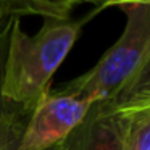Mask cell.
Wrapping results in <instances>:
<instances>
[{
	"label": "cell",
	"instance_id": "cell-1",
	"mask_svg": "<svg viewBox=\"0 0 150 150\" xmlns=\"http://www.w3.org/2000/svg\"><path fill=\"white\" fill-rule=\"evenodd\" d=\"M84 23L45 18L42 28L29 36L21 28L20 18H15L4 69V97L8 103L33 111L50 91L53 74L68 57Z\"/></svg>",
	"mask_w": 150,
	"mask_h": 150
},
{
	"label": "cell",
	"instance_id": "cell-2",
	"mask_svg": "<svg viewBox=\"0 0 150 150\" xmlns=\"http://www.w3.org/2000/svg\"><path fill=\"white\" fill-rule=\"evenodd\" d=\"M126 13V26L120 39L103 53L87 73L60 89L62 94L86 98L92 105L107 102L129 79L150 40V5H121Z\"/></svg>",
	"mask_w": 150,
	"mask_h": 150
},
{
	"label": "cell",
	"instance_id": "cell-3",
	"mask_svg": "<svg viewBox=\"0 0 150 150\" xmlns=\"http://www.w3.org/2000/svg\"><path fill=\"white\" fill-rule=\"evenodd\" d=\"M92 103L86 98L47 92L33 108L21 139V150H47L65 142L76 126L82 123Z\"/></svg>",
	"mask_w": 150,
	"mask_h": 150
},
{
	"label": "cell",
	"instance_id": "cell-4",
	"mask_svg": "<svg viewBox=\"0 0 150 150\" xmlns=\"http://www.w3.org/2000/svg\"><path fill=\"white\" fill-rule=\"evenodd\" d=\"M126 115L92 105L79 126L63 142L65 150H124Z\"/></svg>",
	"mask_w": 150,
	"mask_h": 150
},
{
	"label": "cell",
	"instance_id": "cell-5",
	"mask_svg": "<svg viewBox=\"0 0 150 150\" xmlns=\"http://www.w3.org/2000/svg\"><path fill=\"white\" fill-rule=\"evenodd\" d=\"M94 105L113 113H129L150 107V40L140 57L139 65L123 84V87L110 100Z\"/></svg>",
	"mask_w": 150,
	"mask_h": 150
},
{
	"label": "cell",
	"instance_id": "cell-6",
	"mask_svg": "<svg viewBox=\"0 0 150 150\" xmlns=\"http://www.w3.org/2000/svg\"><path fill=\"white\" fill-rule=\"evenodd\" d=\"M79 0H0V16L21 18L24 15L65 20Z\"/></svg>",
	"mask_w": 150,
	"mask_h": 150
},
{
	"label": "cell",
	"instance_id": "cell-7",
	"mask_svg": "<svg viewBox=\"0 0 150 150\" xmlns=\"http://www.w3.org/2000/svg\"><path fill=\"white\" fill-rule=\"evenodd\" d=\"M29 110L13 107V110L0 121V150H21V139L29 120ZM47 150H65L63 144Z\"/></svg>",
	"mask_w": 150,
	"mask_h": 150
},
{
	"label": "cell",
	"instance_id": "cell-8",
	"mask_svg": "<svg viewBox=\"0 0 150 150\" xmlns=\"http://www.w3.org/2000/svg\"><path fill=\"white\" fill-rule=\"evenodd\" d=\"M124 115V150H150V107Z\"/></svg>",
	"mask_w": 150,
	"mask_h": 150
},
{
	"label": "cell",
	"instance_id": "cell-9",
	"mask_svg": "<svg viewBox=\"0 0 150 150\" xmlns=\"http://www.w3.org/2000/svg\"><path fill=\"white\" fill-rule=\"evenodd\" d=\"M15 18L2 16L0 18V121L4 120L16 105L8 103L4 97V69H5V60H7V50H8V40H10L11 24Z\"/></svg>",
	"mask_w": 150,
	"mask_h": 150
},
{
	"label": "cell",
	"instance_id": "cell-10",
	"mask_svg": "<svg viewBox=\"0 0 150 150\" xmlns=\"http://www.w3.org/2000/svg\"><path fill=\"white\" fill-rule=\"evenodd\" d=\"M86 2H94L100 7H110V5H127V4H137L136 0H86Z\"/></svg>",
	"mask_w": 150,
	"mask_h": 150
},
{
	"label": "cell",
	"instance_id": "cell-11",
	"mask_svg": "<svg viewBox=\"0 0 150 150\" xmlns=\"http://www.w3.org/2000/svg\"><path fill=\"white\" fill-rule=\"evenodd\" d=\"M137 4H145V5H150V0H136Z\"/></svg>",
	"mask_w": 150,
	"mask_h": 150
},
{
	"label": "cell",
	"instance_id": "cell-12",
	"mask_svg": "<svg viewBox=\"0 0 150 150\" xmlns=\"http://www.w3.org/2000/svg\"><path fill=\"white\" fill-rule=\"evenodd\" d=\"M0 18H2V16H0Z\"/></svg>",
	"mask_w": 150,
	"mask_h": 150
}]
</instances>
